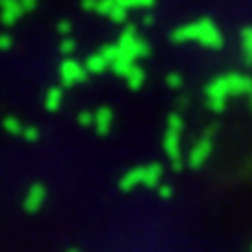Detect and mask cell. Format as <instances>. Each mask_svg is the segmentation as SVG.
I'll list each match as a JSON object with an SVG mask.
<instances>
[{
    "label": "cell",
    "instance_id": "cell-17",
    "mask_svg": "<svg viewBox=\"0 0 252 252\" xmlns=\"http://www.w3.org/2000/svg\"><path fill=\"white\" fill-rule=\"evenodd\" d=\"M59 31H61L63 35H68V33H70V24H61V26H59Z\"/></svg>",
    "mask_w": 252,
    "mask_h": 252
},
{
    "label": "cell",
    "instance_id": "cell-3",
    "mask_svg": "<svg viewBox=\"0 0 252 252\" xmlns=\"http://www.w3.org/2000/svg\"><path fill=\"white\" fill-rule=\"evenodd\" d=\"M117 45H119V49H122L124 59H128V61H133V63H138L143 56L150 54V45H147V40H145V37L140 35L133 26H126L124 31L119 33Z\"/></svg>",
    "mask_w": 252,
    "mask_h": 252
},
{
    "label": "cell",
    "instance_id": "cell-9",
    "mask_svg": "<svg viewBox=\"0 0 252 252\" xmlns=\"http://www.w3.org/2000/svg\"><path fill=\"white\" fill-rule=\"evenodd\" d=\"M119 7H124L126 12H133V9H140V12H147V9L154 7L157 0H117Z\"/></svg>",
    "mask_w": 252,
    "mask_h": 252
},
{
    "label": "cell",
    "instance_id": "cell-10",
    "mask_svg": "<svg viewBox=\"0 0 252 252\" xmlns=\"http://www.w3.org/2000/svg\"><path fill=\"white\" fill-rule=\"evenodd\" d=\"M61 103H63V89L61 87H52V89L47 91V96H45V105L49 110H56Z\"/></svg>",
    "mask_w": 252,
    "mask_h": 252
},
{
    "label": "cell",
    "instance_id": "cell-8",
    "mask_svg": "<svg viewBox=\"0 0 252 252\" xmlns=\"http://www.w3.org/2000/svg\"><path fill=\"white\" fill-rule=\"evenodd\" d=\"M241 52L248 65H252V26L241 31Z\"/></svg>",
    "mask_w": 252,
    "mask_h": 252
},
{
    "label": "cell",
    "instance_id": "cell-12",
    "mask_svg": "<svg viewBox=\"0 0 252 252\" xmlns=\"http://www.w3.org/2000/svg\"><path fill=\"white\" fill-rule=\"evenodd\" d=\"M9 47H12V35H9V33H0V49L5 52Z\"/></svg>",
    "mask_w": 252,
    "mask_h": 252
},
{
    "label": "cell",
    "instance_id": "cell-2",
    "mask_svg": "<svg viewBox=\"0 0 252 252\" xmlns=\"http://www.w3.org/2000/svg\"><path fill=\"white\" fill-rule=\"evenodd\" d=\"M243 94H252V77H248L243 72L222 75V77H217L215 82H210L206 89L210 108H217V110L224 108V103L231 98V96H243Z\"/></svg>",
    "mask_w": 252,
    "mask_h": 252
},
{
    "label": "cell",
    "instance_id": "cell-4",
    "mask_svg": "<svg viewBox=\"0 0 252 252\" xmlns=\"http://www.w3.org/2000/svg\"><path fill=\"white\" fill-rule=\"evenodd\" d=\"M59 75H61V82L65 87H75V84H82V82L87 80V68H84V63L77 61V59H65L61 63V68H59Z\"/></svg>",
    "mask_w": 252,
    "mask_h": 252
},
{
    "label": "cell",
    "instance_id": "cell-11",
    "mask_svg": "<svg viewBox=\"0 0 252 252\" xmlns=\"http://www.w3.org/2000/svg\"><path fill=\"white\" fill-rule=\"evenodd\" d=\"M110 119H112L110 110H98V112H96V124H98V128H108Z\"/></svg>",
    "mask_w": 252,
    "mask_h": 252
},
{
    "label": "cell",
    "instance_id": "cell-14",
    "mask_svg": "<svg viewBox=\"0 0 252 252\" xmlns=\"http://www.w3.org/2000/svg\"><path fill=\"white\" fill-rule=\"evenodd\" d=\"M82 7L87 12H98V0H82Z\"/></svg>",
    "mask_w": 252,
    "mask_h": 252
},
{
    "label": "cell",
    "instance_id": "cell-15",
    "mask_svg": "<svg viewBox=\"0 0 252 252\" xmlns=\"http://www.w3.org/2000/svg\"><path fill=\"white\" fill-rule=\"evenodd\" d=\"M19 2H21L24 12H33V9L37 7V0H19Z\"/></svg>",
    "mask_w": 252,
    "mask_h": 252
},
{
    "label": "cell",
    "instance_id": "cell-6",
    "mask_svg": "<svg viewBox=\"0 0 252 252\" xmlns=\"http://www.w3.org/2000/svg\"><path fill=\"white\" fill-rule=\"evenodd\" d=\"M84 68H87V72H89V75H100V72L110 70L108 61L103 59V54H100V52L87 56V59H84Z\"/></svg>",
    "mask_w": 252,
    "mask_h": 252
},
{
    "label": "cell",
    "instance_id": "cell-1",
    "mask_svg": "<svg viewBox=\"0 0 252 252\" xmlns=\"http://www.w3.org/2000/svg\"><path fill=\"white\" fill-rule=\"evenodd\" d=\"M171 40L178 45H201L206 49H222L224 45V35L213 19H198L175 28L171 33Z\"/></svg>",
    "mask_w": 252,
    "mask_h": 252
},
{
    "label": "cell",
    "instance_id": "cell-13",
    "mask_svg": "<svg viewBox=\"0 0 252 252\" xmlns=\"http://www.w3.org/2000/svg\"><path fill=\"white\" fill-rule=\"evenodd\" d=\"M61 52H63V54H68V59H70V54L75 52V42H72V40H63Z\"/></svg>",
    "mask_w": 252,
    "mask_h": 252
},
{
    "label": "cell",
    "instance_id": "cell-7",
    "mask_svg": "<svg viewBox=\"0 0 252 252\" xmlns=\"http://www.w3.org/2000/svg\"><path fill=\"white\" fill-rule=\"evenodd\" d=\"M124 80L131 89H138V87H143V82H145V70L135 63V65H131V68L124 72Z\"/></svg>",
    "mask_w": 252,
    "mask_h": 252
},
{
    "label": "cell",
    "instance_id": "cell-5",
    "mask_svg": "<svg viewBox=\"0 0 252 252\" xmlns=\"http://www.w3.org/2000/svg\"><path fill=\"white\" fill-rule=\"evenodd\" d=\"M24 14H26V12H24L19 0H0V24H2V26H7V28L14 26Z\"/></svg>",
    "mask_w": 252,
    "mask_h": 252
},
{
    "label": "cell",
    "instance_id": "cell-16",
    "mask_svg": "<svg viewBox=\"0 0 252 252\" xmlns=\"http://www.w3.org/2000/svg\"><path fill=\"white\" fill-rule=\"evenodd\" d=\"M168 82H171V87H180V75H168Z\"/></svg>",
    "mask_w": 252,
    "mask_h": 252
}]
</instances>
